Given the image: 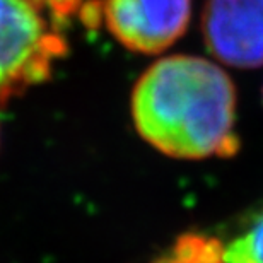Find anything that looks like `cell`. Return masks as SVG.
<instances>
[{"instance_id": "7a4b0ae2", "label": "cell", "mask_w": 263, "mask_h": 263, "mask_svg": "<svg viewBox=\"0 0 263 263\" xmlns=\"http://www.w3.org/2000/svg\"><path fill=\"white\" fill-rule=\"evenodd\" d=\"M53 0H0V101L43 82L67 45Z\"/></svg>"}, {"instance_id": "277c9868", "label": "cell", "mask_w": 263, "mask_h": 263, "mask_svg": "<svg viewBox=\"0 0 263 263\" xmlns=\"http://www.w3.org/2000/svg\"><path fill=\"white\" fill-rule=\"evenodd\" d=\"M202 31L209 51L222 64L263 65V0H207Z\"/></svg>"}, {"instance_id": "6da1fadb", "label": "cell", "mask_w": 263, "mask_h": 263, "mask_svg": "<svg viewBox=\"0 0 263 263\" xmlns=\"http://www.w3.org/2000/svg\"><path fill=\"white\" fill-rule=\"evenodd\" d=\"M132 115L137 132L166 156L229 157L239 149L236 87L202 57L173 55L151 65L134 89Z\"/></svg>"}, {"instance_id": "5b68a950", "label": "cell", "mask_w": 263, "mask_h": 263, "mask_svg": "<svg viewBox=\"0 0 263 263\" xmlns=\"http://www.w3.org/2000/svg\"><path fill=\"white\" fill-rule=\"evenodd\" d=\"M220 263H263V210L245 233L220 248Z\"/></svg>"}, {"instance_id": "3957f363", "label": "cell", "mask_w": 263, "mask_h": 263, "mask_svg": "<svg viewBox=\"0 0 263 263\" xmlns=\"http://www.w3.org/2000/svg\"><path fill=\"white\" fill-rule=\"evenodd\" d=\"M101 14L123 46L159 53L186 31L192 0H103Z\"/></svg>"}]
</instances>
